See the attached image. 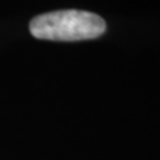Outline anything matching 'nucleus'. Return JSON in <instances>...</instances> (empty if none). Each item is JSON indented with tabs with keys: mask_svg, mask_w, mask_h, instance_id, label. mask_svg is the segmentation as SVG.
<instances>
[{
	"mask_svg": "<svg viewBox=\"0 0 160 160\" xmlns=\"http://www.w3.org/2000/svg\"><path fill=\"white\" fill-rule=\"evenodd\" d=\"M107 24L96 13L64 9L43 13L29 23L32 36L53 42H79L96 39L106 32Z\"/></svg>",
	"mask_w": 160,
	"mask_h": 160,
	"instance_id": "1",
	"label": "nucleus"
}]
</instances>
